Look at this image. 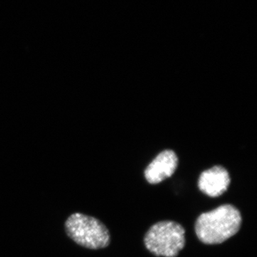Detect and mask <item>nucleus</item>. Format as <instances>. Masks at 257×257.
Here are the masks:
<instances>
[{
	"instance_id": "obj_1",
	"label": "nucleus",
	"mask_w": 257,
	"mask_h": 257,
	"mask_svg": "<svg viewBox=\"0 0 257 257\" xmlns=\"http://www.w3.org/2000/svg\"><path fill=\"white\" fill-rule=\"evenodd\" d=\"M241 224L240 211L225 204L209 212L203 213L195 224L197 237L206 244H219L239 231Z\"/></svg>"
},
{
	"instance_id": "obj_2",
	"label": "nucleus",
	"mask_w": 257,
	"mask_h": 257,
	"mask_svg": "<svg viewBox=\"0 0 257 257\" xmlns=\"http://www.w3.org/2000/svg\"><path fill=\"white\" fill-rule=\"evenodd\" d=\"M145 244L155 256L176 257L185 245V229L174 221H161L147 231Z\"/></svg>"
},
{
	"instance_id": "obj_3",
	"label": "nucleus",
	"mask_w": 257,
	"mask_h": 257,
	"mask_svg": "<svg viewBox=\"0 0 257 257\" xmlns=\"http://www.w3.org/2000/svg\"><path fill=\"white\" fill-rule=\"evenodd\" d=\"M65 228L69 237L84 247L99 249L106 247L110 242L106 226L92 216L75 213L66 221Z\"/></svg>"
},
{
	"instance_id": "obj_4",
	"label": "nucleus",
	"mask_w": 257,
	"mask_h": 257,
	"mask_svg": "<svg viewBox=\"0 0 257 257\" xmlns=\"http://www.w3.org/2000/svg\"><path fill=\"white\" fill-rule=\"evenodd\" d=\"M178 165V158L172 150H165L157 155L147 167L145 178L150 184H158L175 173Z\"/></svg>"
},
{
	"instance_id": "obj_5",
	"label": "nucleus",
	"mask_w": 257,
	"mask_h": 257,
	"mask_svg": "<svg viewBox=\"0 0 257 257\" xmlns=\"http://www.w3.org/2000/svg\"><path fill=\"white\" fill-rule=\"evenodd\" d=\"M229 184V173L221 166H215L203 172L198 182L201 192L211 197H219L224 194Z\"/></svg>"
}]
</instances>
